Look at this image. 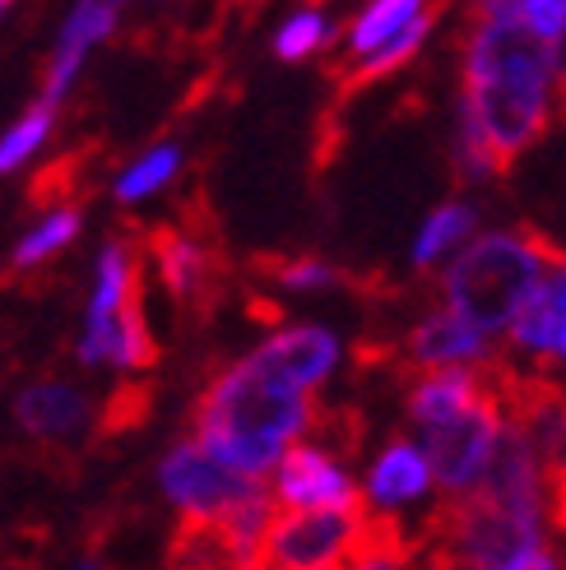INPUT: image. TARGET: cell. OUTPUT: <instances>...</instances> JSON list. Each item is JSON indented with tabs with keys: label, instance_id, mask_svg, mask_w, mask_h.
Instances as JSON below:
<instances>
[{
	"label": "cell",
	"instance_id": "1",
	"mask_svg": "<svg viewBox=\"0 0 566 570\" xmlns=\"http://www.w3.org/2000/svg\"><path fill=\"white\" fill-rule=\"evenodd\" d=\"M562 111L553 47L511 14H474L460 51L456 167L469 181H492L529 154Z\"/></svg>",
	"mask_w": 566,
	"mask_h": 570
},
{
	"label": "cell",
	"instance_id": "2",
	"mask_svg": "<svg viewBox=\"0 0 566 570\" xmlns=\"http://www.w3.org/2000/svg\"><path fill=\"white\" fill-rule=\"evenodd\" d=\"M311 426H316V390L293 381L256 344L205 385L191 436L228 469L265 478L283 450L311 436Z\"/></svg>",
	"mask_w": 566,
	"mask_h": 570
},
{
	"label": "cell",
	"instance_id": "3",
	"mask_svg": "<svg viewBox=\"0 0 566 570\" xmlns=\"http://www.w3.org/2000/svg\"><path fill=\"white\" fill-rule=\"evenodd\" d=\"M553 261V246L525 227H478L456 255L437 265L441 306L501 338Z\"/></svg>",
	"mask_w": 566,
	"mask_h": 570
},
{
	"label": "cell",
	"instance_id": "4",
	"mask_svg": "<svg viewBox=\"0 0 566 570\" xmlns=\"http://www.w3.org/2000/svg\"><path fill=\"white\" fill-rule=\"evenodd\" d=\"M75 357L79 366H111V372H145L154 362V334L139 306V255L126 237L103 242L94 261Z\"/></svg>",
	"mask_w": 566,
	"mask_h": 570
},
{
	"label": "cell",
	"instance_id": "5",
	"mask_svg": "<svg viewBox=\"0 0 566 570\" xmlns=\"http://www.w3.org/2000/svg\"><path fill=\"white\" fill-rule=\"evenodd\" d=\"M506 422H511V409H506V399L488 385V394L478 399V404H469L460 417L432 426V432H418L422 450H428V464H432L437 497L460 501L484 482L492 454L506 436Z\"/></svg>",
	"mask_w": 566,
	"mask_h": 570
},
{
	"label": "cell",
	"instance_id": "6",
	"mask_svg": "<svg viewBox=\"0 0 566 570\" xmlns=\"http://www.w3.org/2000/svg\"><path fill=\"white\" fill-rule=\"evenodd\" d=\"M367 533L362 505H321V510H274L261 543V566L279 570H334L349 566Z\"/></svg>",
	"mask_w": 566,
	"mask_h": 570
},
{
	"label": "cell",
	"instance_id": "7",
	"mask_svg": "<svg viewBox=\"0 0 566 570\" xmlns=\"http://www.w3.org/2000/svg\"><path fill=\"white\" fill-rule=\"evenodd\" d=\"M251 482H261V478H246V473L228 469L195 436L177 441L158 460V492L186 520V529H209L223 510L251 488Z\"/></svg>",
	"mask_w": 566,
	"mask_h": 570
},
{
	"label": "cell",
	"instance_id": "8",
	"mask_svg": "<svg viewBox=\"0 0 566 570\" xmlns=\"http://www.w3.org/2000/svg\"><path fill=\"white\" fill-rule=\"evenodd\" d=\"M501 357L511 372H534V376H566V261L544 269L525 297L520 316L501 334Z\"/></svg>",
	"mask_w": 566,
	"mask_h": 570
},
{
	"label": "cell",
	"instance_id": "9",
	"mask_svg": "<svg viewBox=\"0 0 566 570\" xmlns=\"http://www.w3.org/2000/svg\"><path fill=\"white\" fill-rule=\"evenodd\" d=\"M279 510H321V505H362L358 478L339 454L321 441H293L279 454V464L265 473Z\"/></svg>",
	"mask_w": 566,
	"mask_h": 570
},
{
	"label": "cell",
	"instance_id": "10",
	"mask_svg": "<svg viewBox=\"0 0 566 570\" xmlns=\"http://www.w3.org/2000/svg\"><path fill=\"white\" fill-rule=\"evenodd\" d=\"M437 497L428 450L418 436H394L377 450V460L367 464L358 482V501L367 515H413Z\"/></svg>",
	"mask_w": 566,
	"mask_h": 570
},
{
	"label": "cell",
	"instance_id": "11",
	"mask_svg": "<svg viewBox=\"0 0 566 570\" xmlns=\"http://www.w3.org/2000/svg\"><path fill=\"white\" fill-rule=\"evenodd\" d=\"M404 357L418 372H432V366H488L501 357V338L484 334L478 325H469L465 316H456V311H446L437 302L404 334Z\"/></svg>",
	"mask_w": 566,
	"mask_h": 570
},
{
	"label": "cell",
	"instance_id": "12",
	"mask_svg": "<svg viewBox=\"0 0 566 570\" xmlns=\"http://www.w3.org/2000/svg\"><path fill=\"white\" fill-rule=\"evenodd\" d=\"M117 19H121V10H111L107 0H75L66 23H61V33H56V47H51V61H47L38 98L61 107L75 94V83H79L84 66H89L94 47H103L111 33H117Z\"/></svg>",
	"mask_w": 566,
	"mask_h": 570
},
{
	"label": "cell",
	"instance_id": "13",
	"mask_svg": "<svg viewBox=\"0 0 566 570\" xmlns=\"http://www.w3.org/2000/svg\"><path fill=\"white\" fill-rule=\"evenodd\" d=\"M10 413H14L23 436L47 441V445H66V441L89 432L94 399L84 394V385H75V381H33V385H23L14 394Z\"/></svg>",
	"mask_w": 566,
	"mask_h": 570
},
{
	"label": "cell",
	"instance_id": "14",
	"mask_svg": "<svg viewBox=\"0 0 566 570\" xmlns=\"http://www.w3.org/2000/svg\"><path fill=\"white\" fill-rule=\"evenodd\" d=\"M488 394V376L484 366H432L422 372L409 394H404V413L413 432H432V426L460 417L469 404Z\"/></svg>",
	"mask_w": 566,
	"mask_h": 570
},
{
	"label": "cell",
	"instance_id": "15",
	"mask_svg": "<svg viewBox=\"0 0 566 570\" xmlns=\"http://www.w3.org/2000/svg\"><path fill=\"white\" fill-rule=\"evenodd\" d=\"M261 348L293 381H302L306 390H325L330 376L339 372V362H344V344H339V334L330 325H311V321L274 330L270 338H261Z\"/></svg>",
	"mask_w": 566,
	"mask_h": 570
},
{
	"label": "cell",
	"instance_id": "16",
	"mask_svg": "<svg viewBox=\"0 0 566 570\" xmlns=\"http://www.w3.org/2000/svg\"><path fill=\"white\" fill-rule=\"evenodd\" d=\"M274 510H279L274 492H270V482L261 478V482H251V488L201 533H209L218 561H228V566H261V543H265V529L274 520Z\"/></svg>",
	"mask_w": 566,
	"mask_h": 570
},
{
	"label": "cell",
	"instance_id": "17",
	"mask_svg": "<svg viewBox=\"0 0 566 570\" xmlns=\"http://www.w3.org/2000/svg\"><path fill=\"white\" fill-rule=\"evenodd\" d=\"M154 269L163 278V288L173 293L177 302H195L205 297L209 274H214V255L201 237L177 233V227H163L154 237Z\"/></svg>",
	"mask_w": 566,
	"mask_h": 570
},
{
	"label": "cell",
	"instance_id": "18",
	"mask_svg": "<svg viewBox=\"0 0 566 570\" xmlns=\"http://www.w3.org/2000/svg\"><path fill=\"white\" fill-rule=\"evenodd\" d=\"M478 227H484V218H478V205L474 199H446V205H437L428 218H422V227L413 233V246H409V265L418 274L437 269L446 255H456Z\"/></svg>",
	"mask_w": 566,
	"mask_h": 570
},
{
	"label": "cell",
	"instance_id": "19",
	"mask_svg": "<svg viewBox=\"0 0 566 570\" xmlns=\"http://www.w3.org/2000/svg\"><path fill=\"white\" fill-rule=\"evenodd\" d=\"M182 163H186V154H182V145H173V139L149 145L145 154H135L117 173V181H111V199H117V205H145V199L163 195L182 177Z\"/></svg>",
	"mask_w": 566,
	"mask_h": 570
},
{
	"label": "cell",
	"instance_id": "20",
	"mask_svg": "<svg viewBox=\"0 0 566 570\" xmlns=\"http://www.w3.org/2000/svg\"><path fill=\"white\" fill-rule=\"evenodd\" d=\"M79 233H84V209H79V205H56V209H47V214L14 242L10 269H19V274L42 269V265L56 261L61 250H70Z\"/></svg>",
	"mask_w": 566,
	"mask_h": 570
},
{
	"label": "cell",
	"instance_id": "21",
	"mask_svg": "<svg viewBox=\"0 0 566 570\" xmlns=\"http://www.w3.org/2000/svg\"><path fill=\"white\" fill-rule=\"evenodd\" d=\"M428 10H432V0H367V6L358 10V19L349 23V33H344L349 56L358 61V56L377 51L381 42H390L394 33H404V28L413 19H422Z\"/></svg>",
	"mask_w": 566,
	"mask_h": 570
},
{
	"label": "cell",
	"instance_id": "22",
	"mask_svg": "<svg viewBox=\"0 0 566 570\" xmlns=\"http://www.w3.org/2000/svg\"><path fill=\"white\" fill-rule=\"evenodd\" d=\"M56 111H61V107L47 102V98H38L6 135H0V177L23 173V167L47 149V139H51V130H56Z\"/></svg>",
	"mask_w": 566,
	"mask_h": 570
},
{
	"label": "cell",
	"instance_id": "23",
	"mask_svg": "<svg viewBox=\"0 0 566 570\" xmlns=\"http://www.w3.org/2000/svg\"><path fill=\"white\" fill-rule=\"evenodd\" d=\"M334 42H339V28H334V19H330L325 10H316V6L293 10L289 19L274 28V56H279V61H289V66L311 61V56L330 51Z\"/></svg>",
	"mask_w": 566,
	"mask_h": 570
},
{
	"label": "cell",
	"instance_id": "24",
	"mask_svg": "<svg viewBox=\"0 0 566 570\" xmlns=\"http://www.w3.org/2000/svg\"><path fill=\"white\" fill-rule=\"evenodd\" d=\"M432 23H437V14L428 10L422 19H413V23L404 28V33H394V38H390V42H381L377 51L358 56V61H353V75H358V79H386V75H394L400 66H409L413 56H418L422 47H428Z\"/></svg>",
	"mask_w": 566,
	"mask_h": 570
},
{
	"label": "cell",
	"instance_id": "25",
	"mask_svg": "<svg viewBox=\"0 0 566 570\" xmlns=\"http://www.w3.org/2000/svg\"><path fill=\"white\" fill-rule=\"evenodd\" d=\"M501 14H511L520 28H529L539 42H557V33L566 28V0H511Z\"/></svg>",
	"mask_w": 566,
	"mask_h": 570
},
{
	"label": "cell",
	"instance_id": "26",
	"mask_svg": "<svg viewBox=\"0 0 566 570\" xmlns=\"http://www.w3.org/2000/svg\"><path fill=\"white\" fill-rule=\"evenodd\" d=\"M274 278H279L283 293H330V288H339V269L330 261H316V255L279 265Z\"/></svg>",
	"mask_w": 566,
	"mask_h": 570
},
{
	"label": "cell",
	"instance_id": "27",
	"mask_svg": "<svg viewBox=\"0 0 566 570\" xmlns=\"http://www.w3.org/2000/svg\"><path fill=\"white\" fill-rule=\"evenodd\" d=\"M553 70H557V89H562V107H566V28L553 42Z\"/></svg>",
	"mask_w": 566,
	"mask_h": 570
},
{
	"label": "cell",
	"instance_id": "28",
	"mask_svg": "<svg viewBox=\"0 0 566 570\" xmlns=\"http://www.w3.org/2000/svg\"><path fill=\"white\" fill-rule=\"evenodd\" d=\"M107 6H111V10H126V6H135V0H107Z\"/></svg>",
	"mask_w": 566,
	"mask_h": 570
},
{
	"label": "cell",
	"instance_id": "29",
	"mask_svg": "<svg viewBox=\"0 0 566 570\" xmlns=\"http://www.w3.org/2000/svg\"><path fill=\"white\" fill-rule=\"evenodd\" d=\"M6 6H10V0H0V14H6Z\"/></svg>",
	"mask_w": 566,
	"mask_h": 570
}]
</instances>
